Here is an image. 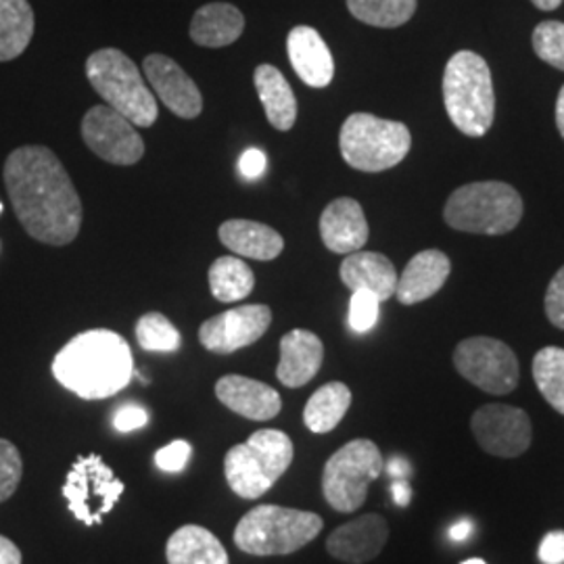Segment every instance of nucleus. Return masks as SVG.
I'll return each instance as SVG.
<instances>
[{
	"label": "nucleus",
	"mask_w": 564,
	"mask_h": 564,
	"mask_svg": "<svg viewBox=\"0 0 564 564\" xmlns=\"http://www.w3.org/2000/svg\"><path fill=\"white\" fill-rule=\"evenodd\" d=\"M4 186L23 230L44 245L65 247L82 228V202L59 158L42 144L15 149L4 162Z\"/></svg>",
	"instance_id": "1"
},
{
	"label": "nucleus",
	"mask_w": 564,
	"mask_h": 564,
	"mask_svg": "<svg viewBox=\"0 0 564 564\" xmlns=\"http://www.w3.org/2000/svg\"><path fill=\"white\" fill-rule=\"evenodd\" d=\"M53 375L82 400H105L120 393L134 375L128 341L107 328L76 335L53 360Z\"/></svg>",
	"instance_id": "2"
},
{
	"label": "nucleus",
	"mask_w": 564,
	"mask_h": 564,
	"mask_svg": "<svg viewBox=\"0 0 564 564\" xmlns=\"http://www.w3.org/2000/svg\"><path fill=\"white\" fill-rule=\"evenodd\" d=\"M444 102L452 123L470 139L485 137L496 116V95L487 61L460 51L447 61L444 74Z\"/></svg>",
	"instance_id": "3"
},
{
	"label": "nucleus",
	"mask_w": 564,
	"mask_h": 564,
	"mask_svg": "<svg viewBox=\"0 0 564 564\" xmlns=\"http://www.w3.org/2000/svg\"><path fill=\"white\" fill-rule=\"evenodd\" d=\"M293 456L295 447L284 431H256L224 456L226 484L242 500H258L289 470Z\"/></svg>",
	"instance_id": "4"
},
{
	"label": "nucleus",
	"mask_w": 564,
	"mask_h": 564,
	"mask_svg": "<svg viewBox=\"0 0 564 564\" xmlns=\"http://www.w3.org/2000/svg\"><path fill=\"white\" fill-rule=\"evenodd\" d=\"M324 521L297 508L260 505L242 514L235 529V544L251 556H286L314 542Z\"/></svg>",
	"instance_id": "5"
},
{
	"label": "nucleus",
	"mask_w": 564,
	"mask_h": 564,
	"mask_svg": "<svg viewBox=\"0 0 564 564\" xmlns=\"http://www.w3.org/2000/svg\"><path fill=\"white\" fill-rule=\"evenodd\" d=\"M444 218L454 230L498 237L519 226L523 199L506 182H470L452 193L445 203Z\"/></svg>",
	"instance_id": "6"
},
{
	"label": "nucleus",
	"mask_w": 564,
	"mask_h": 564,
	"mask_svg": "<svg viewBox=\"0 0 564 564\" xmlns=\"http://www.w3.org/2000/svg\"><path fill=\"white\" fill-rule=\"evenodd\" d=\"M86 78L102 101L139 128H151L158 116V99L142 80L141 69L118 48H101L86 59Z\"/></svg>",
	"instance_id": "7"
},
{
	"label": "nucleus",
	"mask_w": 564,
	"mask_h": 564,
	"mask_svg": "<svg viewBox=\"0 0 564 564\" xmlns=\"http://www.w3.org/2000/svg\"><path fill=\"white\" fill-rule=\"evenodd\" d=\"M412 134L402 121L383 120L372 113H351L343 121L339 149L343 160L358 172L377 174L405 160Z\"/></svg>",
	"instance_id": "8"
},
{
	"label": "nucleus",
	"mask_w": 564,
	"mask_h": 564,
	"mask_svg": "<svg viewBox=\"0 0 564 564\" xmlns=\"http://www.w3.org/2000/svg\"><path fill=\"white\" fill-rule=\"evenodd\" d=\"M383 454L370 440H354L337 449L324 464V500L337 512L362 508L368 487L383 473Z\"/></svg>",
	"instance_id": "9"
},
{
	"label": "nucleus",
	"mask_w": 564,
	"mask_h": 564,
	"mask_svg": "<svg viewBox=\"0 0 564 564\" xmlns=\"http://www.w3.org/2000/svg\"><path fill=\"white\" fill-rule=\"evenodd\" d=\"M126 485L99 454L78 456L63 485V498L76 521L97 527L120 502Z\"/></svg>",
	"instance_id": "10"
},
{
	"label": "nucleus",
	"mask_w": 564,
	"mask_h": 564,
	"mask_svg": "<svg viewBox=\"0 0 564 564\" xmlns=\"http://www.w3.org/2000/svg\"><path fill=\"white\" fill-rule=\"evenodd\" d=\"M454 366L468 383L491 395L512 393L521 379L514 351L491 337H470L458 343Z\"/></svg>",
	"instance_id": "11"
},
{
	"label": "nucleus",
	"mask_w": 564,
	"mask_h": 564,
	"mask_svg": "<svg viewBox=\"0 0 564 564\" xmlns=\"http://www.w3.org/2000/svg\"><path fill=\"white\" fill-rule=\"evenodd\" d=\"M82 141L97 158L111 165H134L144 155V141L137 126L109 105H95L86 111L82 120Z\"/></svg>",
	"instance_id": "12"
},
{
	"label": "nucleus",
	"mask_w": 564,
	"mask_h": 564,
	"mask_svg": "<svg viewBox=\"0 0 564 564\" xmlns=\"http://www.w3.org/2000/svg\"><path fill=\"white\" fill-rule=\"evenodd\" d=\"M470 429L481 449L498 458L523 456L533 440L529 414L508 403L481 405L470 419Z\"/></svg>",
	"instance_id": "13"
},
{
	"label": "nucleus",
	"mask_w": 564,
	"mask_h": 564,
	"mask_svg": "<svg viewBox=\"0 0 564 564\" xmlns=\"http://www.w3.org/2000/svg\"><path fill=\"white\" fill-rule=\"evenodd\" d=\"M272 324L268 305H239L209 318L199 328V341L212 354L228 356L260 341Z\"/></svg>",
	"instance_id": "14"
},
{
	"label": "nucleus",
	"mask_w": 564,
	"mask_h": 564,
	"mask_svg": "<svg viewBox=\"0 0 564 564\" xmlns=\"http://www.w3.org/2000/svg\"><path fill=\"white\" fill-rule=\"evenodd\" d=\"M142 72L153 88V95L182 120H195L203 111L199 86L167 55L153 53L142 63Z\"/></svg>",
	"instance_id": "15"
},
{
	"label": "nucleus",
	"mask_w": 564,
	"mask_h": 564,
	"mask_svg": "<svg viewBox=\"0 0 564 564\" xmlns=\"http://www.w3.org/2000/svg\"><path fill=\"white\" fill-rule=\"evenodd\" d=\"M387 540V521L377 512H368L337 527L326 540V552L341 563L364 564L375 561L383 552Z\"/></svg>",
	"instance_id": "16"
},
{
	"label": "nucleus",
	"mask_w": 564,
	"mask_h": 564,
	"mask_svg": "<svg viewBox=\"0 0 564 564\" xmlns=\"http://www.w3.org/2000/svg\"><path fill=\"white\" fill-rule=\"evenodd\" d=\"M216 398L235 414L249 421H272L282 410V400L270 384L241 377L226 375L216 383Z\"/></svg>",
	"instance_id": "17"
},
{
	"label": "nucleus",
	"mask_w": 564,
	"mask_h": 564,
	"mask_svg": "<svg viewBox=\"0 0 564 564\" xmlns=\"http://www.w3.org/2000/svg\"><path fill=\"white\" fill-rule=\"evenodd\" d=\"M368 223L362 205L351 197H339L324 207L321 216V237L333 253L349 256L368 242Z\"/></svg>",
	"instance_id": "18"
},
{
	"label": "nucleus",
	"mask_w": 564,
	"mask_h": 564,
	"mask_svg": "<svg viewBox=\"0 0 564 564\" xmlns=\"http://www.w3.org/2000/svg\"><path fill=\"white\" fill-rule=\"evenodd\" d=\"M289 61L295 74L312 88H326L335 78V61L323 36L310 28L297 25L286 39Z\"/></svg>",
	"instance_id": "19"
},
{
	"label": "nucleus",
	"mask_w": 564,
	"mask_h": 564,
	"mask_svg": "<svg viewBox=\"0 0 564 564\" xmlns=\"http://www.w3.org/2000/svg\"><path fill=\"white\" fill-rule=\"evenodd\" d=\"M324 360V345L318 335L305 328H295L281 339V362L276 377L284 387L300 389L310 383Z\"/></svg>",
	"instance_id": "20"
},
{
	"label": "nucleus",
	"mask_w": 564,
	"mask_h": 564,
	"mask_svg": "<svg viewBox=\"0 0 564 564\" xmlns=\"http://www.w3.org/2000/svg\"><path fill=\"white\" fill-rule=\"evenodd\" d=\"M449 272L452 263L444 251L426 249L416 253L403 268L402 276H398V302L414 305L431 300L442 291Z\"/></svg>",
	"instance_id": "21"
},
{
	"label": "nucleus",
	"mask_w": 564,
	"mask_h": 564,
	"mask_svg": "<svg viewBox=\"0 0 564 564\" xmlns=\"http://www.w3.org/2000/svg\"><path fill=\"white\" fill-rule=\"evenodd\" d=\"M341 281L349 291H370L383 303L395 295L398 272L391 260L375 251L349 253L341 263Z\"/></svg>",
	"instance_id": "22"
},
{
	"label": "nucleus",
	"mask_w": 564,
	"mask_h": 564,
	"mask_svg": "<svg viewBox=\"0 0 564 564\" xmlns=\"http://www.w3.org/2000/svg\"><path fill=\"white\" fill-rule=\"evenodd\" d=\"M220 241L226 245L235 256L258 260V262H272L276 260L284 249V239L272 226L253 220H228L218 230Z\"/></svg>",
	"instance_id": "23"
},
{
	"label": "nucleus",
	"mask_w": 564,
	"mask_h": 564,
	"mask_svg": "<svg viewBox=\"0 0 564 564\" xmlns=\"http://www.w3.org/2000/svg\"><path fill=\"white\" fill-rule=\"evenodd\" d=\"M245 32V18L230 2H209L193 15L191 41L205 48H224L239 41Z\"/></svg>",
	"instance_id": "24"
},
{
	"label": "nucleus",
	"mask_w": 564,
	"mask_h": 564,
	"mask_svg": "<svg viewBox=\"0 0 564 564\" xmlns=\"http://www.w3.org/2000/svg\"><path fill=\"white\" fill-rule=\"evenodd\" d=\"M253 84L263 105L265 118L279 132H289L297 121V99L291 84L274 65H258Z\"/></svg>",
	"instance_id": "25"
},
{
	"label": "nucleus",
	"mask_w": 564,
	"mask_h": 564,
	"mask_svg": "<svg viewBox=\"0 0 564 564\" xmlns=\"http://www.w3.org/2000/svg\"><path fill=\"white\" fill-rule=\"evenodd\" d=\"M167 564H230L223 542L205 527L184 524L165 545Z\"/></svg>",
	"instance_id": "26"
},
{
	"label": "nucleus",
	"mask_w": 564,
	"mask_h": 564,
	"mask_svg": "<svg viewBox=\"0 0 564 564\" xmlns=\"http://www.w3.org/2000/svg\"><path fill=\"white\" fill-rule=\"evenodd\" d=\"M34 25L28 0H0V63L20 57L32 42Z\"/></svg>",
	"instance_id": "27"
},
{
	"label": "nucleus",
	"mask_w": 564,
	"mask_h": 564,
	"mask_svg": "<svg viewBox=\"0 0 564 564\" xmlns=\"http://www.w3.org/2000/svg\"><path fill=\"white\" fill-rule=\"evenodd\" d=\"M351 405V391L345 383H326L307 400L303 423L312 433H330L341 423Z\"/></svg>",
	"instance_id": "28"
},
{
	"label": "nucleus",
	"mask_w": 564,
	"mask_h": 564,
	"mask_svg": "<svg viewBox=\"0 0 564 564\" xmlns=\"http://www.w3.org/2000/svg\"><path fill=\"white\" fill-rule=\"evenodd\" d=\"M212 295L223 303L241 302L256 286L253 270L239 256H224L207 272Z\"/></svg>",
	"instance_id": "29"
},
{
	"label": "nucleus",
	"mask_w": 564,
	"mask_h": 564,
	"mask_svg": "<svg viewBox=\"0 0 564 564\" xmlns=\"http://www.w3.org/2000/svg\"><path fill=\"white\" fill-rule=\"evenodd\" d=\"M533 379L558 414L564 416V349L563 347H544L533 358Z\"/></svg>",
	"instance_id": "30"
},
{
	"label": "nucleus",
	"mask_w": 564,
	"mask_h": 564,
	"mask_svg": "<svg viewBox=\"0 0 564 564\" xmlns=\"http://www.w3.org/2000/svg\"><path fill=\"white\" fill-rule=\"evenodd\" d=\"M349 13L372 28H400L414 18L416 0H347Z\"/></svg>",
	"instance_id": "31"
},
{
	"label": "nucleus",
	"mask_w": 564,
	"mask_h": 564,
	"mask_svg": "<svg viewBox=\"0 0 564 564\" xmlns=\"http://www.w3.org/2000/svg\"><path fill=\"white\" fill-rule=\"evenodd\" d=\"M137 341L144 351L172 354L181 347V333L160 312H149L137 323Z\"/></svg>",
	"instance_id": "32"
},
{
	"label": "nucleus",
	"mask_w": 564,
	"mask_h": 564,
	"mask_svg": "<svg viewBox=\"0 0 564 564\" xmlns=\"http://www.w3.org/2000/svg\"><path fill=\"white\" fill-rule=\"evenodd\" d=\"M533 51L544 63L564 72L563 21H542L533 32Z\"/></svg>",
	"instance_id": "33"
},
{
	"label": "nucleus",
	"mask_w": 564,
	"mask_h": 564,
	"mask_svg": "<svg viewBox=\"0 0 564 564\" xmlns=\"http://www.w3.org/2000/svg\"><path fill=\"white\" fill-rule=\"evenodd\" d=\"M23 460L20 449L7 440H0V505L7 502L20 487Z\"/></svg>",
	"instance_id": "34"
},
{
	"label": "nucleus",
	"mask_w": 564,
	"mask_h": 564,
	"mask_svg": "<svg viewBox=\"0 0 564 564\" xmlns=\"http://www.w3.org/2000/svg\"><path fill=\"white\" fill-rule=\"evenodd\" d=\"M381 302L370 291H354L349 302V326L354 333H368L379 323Z\"/></svg>",
	"instance_id": "35"
},
{
	"label": "nucleus",
	"mask_w": 564,
	"mask_h": 564,
	"mask_svg": "<svg viewBox=\"0 0 564 564\" xmlns=\"http://www.w3.org/2000/svg\"><path fill=\"white\" fill-rule=\"evenodd\" d=\"M545 316L556 328L564 330V265L545 291Z\"/></svg>",
	"instance_id": "36"
},
{
	"label": "nucleus",
	"mask_w": 564,
	"mask_h": 564,
	"mask_svg": "<svg viewBox=\"0 0 564 564\" xmlns=\"http://www.w3.org/2000/svg\"><path fill=\"white\" fill-rule=\"evenodd\" d=\"M191 454H193L191 444L178 440V442L165 445L155 454V464L163 473H181L182 468L188 463Z\"/></svg>",
	"instance_id": "37"
},
{
	"label": "nucleus",
	"mask_w": 564,
	"mask_h": 564,
	"mask_svg": "<svg viewBox=\"0 0 564 564\" xmlns=\"http://www.w3.org/2000/svg\"><path fill=\"white\" fill-rule=\"evenodd\" d=\"M147 421H149V414H147V410L142 405L126 403V405L118 408V412L113 416V426L120 433H130V431L142 429Z\"/></svg>",
	"instance_id": "38"
},
{
	"label": "nucleus",
	"mask_w": 564,
	"mask_h": 564,
	"mask_svg": "<svg viewBox=\"0 0 564 564\" xmlns=\"http://www.w3.org/2000/svg\"><path fill=\"white\" fill-rule=\"evenodd\" d=\"M540 561L544 564H564V531L547 533L540 544Z\"/></svg>",
	"instance_id": "39"
},
{
	"label": "nucleus",
	"mask_w": 564,
	"mask_h": 564,
	"mask_svg": "<svg viewBox=\"0 0 564 564\" xmlns=\"http://www.w3.org/2000/svg\"><path fill=\"white\" fill-rule=\"evenodd\" d=\"M239 167H241L245 178H258L265 170V155L260 149H247L241 155Z\"/></svg>",
	"instance_id": "40"
},
{
	"label": "nucleus",
	"mask_w": 564,
	"mask_h": 564,
	"mask_svg": "<svg viewBox=\"0 0 564 564\" xmlns=\"http://www.w3.org/2000/svg\"><path fill=\"white\" fill-rule=\"evenodd\" d=\"M21 550L9 538L0 535V564H21Z\"/></svg>",
	"instance_id": "41"
},
{
	"label": "nucleus",
	"mask_w": 564,
	"mask_h": 564,
	"mask_svg": "<svg viewBox=\"0 0 564 564\" xmlns=\"http://www.w3.org/2000/svg\"><path fill=\"white\" fill-rule=\"evenodd\" d=\"M391 491H393V500L398 506H408L412 500V487L408 485L405 479H398L395 484L391 485Z\"/></svg>",
	"instance_id": "42"
},
{
	"label": "nucleus",
	"mask_w": 564,
	"mask_h": 564,
	"mask_svg": "<svg viewBox=\"0 0 564 564\" xmlns=\"http://www.w3.org/2000/svg\"><path fill=\"white\" fill-rule=\"evenodd\" d=\"M470 531H473V524H470V521H458V523L452 524V529H449V538H452L454 542H464V540H468Z\"/></svg>",
	"instance_id": "43"
},
{
	"label": "nucleus",
	"mask_w": 564,
	"mask_h": 564,
	"mask_svg": "<svg viewBox=\"0 0 564 564\" xmlns=\"http://www.w3.org/2000/svg\"><path fill=\"white\" fill-rule=\"evenodd\" d=\"M387 470H389V475L391 477H395V479H405L408 475H410V466L402 458H393L389 466H387Z\"/></svg>",
	"instance_id": "44"
},
{
	"label": "nucleus",
	"mask_w": 564,
	"mask_h": 564,
	"mask_svg": "<svg viewBox=\"0 0 564 564\" xmlns=\"http://www.w3.org/2000/svg\"><path fill=\"white\" fill-rule=\"evenodd\" d=\"M556 126H558V132L564 139V86L558 93V101H556Z\"/></svg>",
	"instance_id": "45"
},
{
	"label": "nucleus",
	"mask_w": 564,
	"mask_h": 564,
	"mask_svg": "<svg viewBox=\"0 0 564 564\" xmlns=\"http://www.w3.org/2000/svg\"><path fill=\"white\" fill-rule=\"evenodd\" d=\"M538 9H542V11H556L561 4H563L564 0H531Z\"/></svg>",
	"instance_id": "46"
},
{
	"label": "nucleus",
	"mask_w": 564,
	"mask_h": 564,
	"mask_svg": "<svg viewBox=\"0 0 564 564\" xmlns=\"http://www.w3.org/2000/svg\"><path fill=\"white\" fill-rule=\"evenodd\" d=\"M463 564H487L481 558H468V561H464Z\"/></svg>",
	"instance_id": "47"
},
{
	"label": "nucleus",
	"mask_w": 564,
	"mask_h": 564,
	"mask_svg": "<svg viewBox=\"0 0 564 564\" xmlns=\"http://www.w3.org/2000/svg\"><path fill=\"white\" fill-rule=\"evenodd\" d=\"M0 212H2V203H0Z\"/></svg>",
	"instance_id": "48"
}]
</instances>
